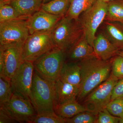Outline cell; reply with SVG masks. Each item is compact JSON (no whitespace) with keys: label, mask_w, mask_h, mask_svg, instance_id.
<instances>
[{"label":"cell","mask_w":123,"mask_h":123,"mask_svg":"<svg viewBox=\"0 0 123 123\" xmlns=\"http://www.w3.org/2000/svg\"><path fill=\"white\" fill-rule=\"evenodd\" d=\"M93 47L95 56L103 60L113 58L118 55L119 51L103 32L96 35Z\"/></svg>","instance_id":"cell-14"},{"label":"cell","mask_w":123,"mask_h":123,"mask_svg":"<svg viewBox=\"0 0 123 123\" xmlns=\"http://www.w3.org/2000/svg\"><path fill=\"white\" fill-rule=\"evenodd\" d=\"M0 108L20 123H31L37 114L30 100L16 93H13L11 99Z\"/></svg>","instance_id":"cell-8"},{"label":"cell","mask_w":123,"mask_h":123,"mask_svg":"<svg viewBox=\"0 0 123 123\" xmlns=\"http://www.w3.org/2000/svg\"><path fill=\"white\" fill-rule=\"evenodd\" d=\"M66 120L56 114L54 111H46L37 112L31 123H65Z\"/></svg>","instance_id":"cell-23"},{"label":"cell","mask_w":123,"mask_h":123,"mask_svg":"<svg viewBox=\"0 0 123 123\" xmlns=\"http://www.w3.org/2000/svg\"><path fill=\"white\" fill-rule=\"evenodd\" d=\"M106 21L123 24V0H114L107 3Z\"/></svg>","instance_id":"cell-22"},{"label":"cell","mask_w":123,"mask_h":123,"mask_svg":"<svg viewBox=\"0 0 123 123\" xmlns=\"http://www.w3.org/2000/svg\"><path fill=\"white\" fill-rule=\"evenodd\" d=\"M106 108L112 115L123 118V97L111 100Z\"/></svg>","instance_id":"cell-27"},{"label":"cell","mask_w":123,"mask_h":123,"mask_svg":"<svg viewBox=\"0 0 123 123\" xmlns=\"http://www.w3.org/2000/svg\"><path fill=\"white\" fill-rule=\"evenodd\" d=\"M17 123L1 108H0V123Z\"/></svg>","instance_id":"cell-31"},{"label":"cell","mask_w":123,"mask_h":123,"mask_svg":"<svg viewBox=\"0 0 123 123\" xmlns=\"http://www.w3.org/2000/svg\"><path fill=\"white\" fill-rule=\"evenodd\" d=\"M86 111L84 105L77 101L72 100L57 105L55 107L56 114L64 119L72 118L80 112Z\"/></svg>","instance_id":"cell-19"},{"label":"cell","mask_w":123,"mask_h":123,"mask_svg":"<svg viewBox=\"0 0 123 123\" xmlns=\"http://www.w3.org/2000/svg\"><path fill=\"white\" fill-rule=\"evenodd\" d=\"M123 97V79L119 80L112 91L111 100Z\"/></svg>","instance_id":"cell-30"},{"label":"cell","mask_w":123,"mask_h":123,"mask_svg":"<svg viewBox=\"0 0 123 123\" xmlns=\"http://www.w3.org/2000/svg\"><path fill=\"white\" fill-rule=\"evenodd\" d=\"M65 54L54 47L33 62L35 71L42 78L54 84L59 79Z\"/></svg>","instance_id":"cell-3"},{"label":"cell","mask_w":123,"mask_h":123,"mask_svg":"<svg viewBox=\"0 0 123 123\" xmlns=\"http://www.w3.org/2000/svg\"><path fill=\"white\" fill-rule=\"evenodd\" d=\"M21 18L15 9L10 5L0 3V22Z\"/></svg>","instance_id":"cell-25"},{"label":"cell","mask_w":123,"mask_h":123,"mask_svg":"<svg viewBox=\"0 0 123 123\" xmlns=\"http://www.w3.org/2000/svg\"><path fill=\"white\" fill-rule=\"evenodd\" d=\"M9 0H0V3H6Z\"/></svg>","instance_id":"cell-34"},{"label":"cell","mask_w":123,"mask_h":123,"mask_svg":"<svg viewBox=\"0 0 123 123\" xmlns=\"http://www.w3.org/2000/svg\"><path fill=\"white\" fill-rule=\"evenodd\" d=\"M13 94L11 80L3 75L0 76V106L9 101Z\"/></svg>","instance_id":"cell-24"},{"label":"cell","mask_w":123,"mask_h":123,"mask_svg":"<svg viewBox=\"0 0 123 123\" xmlns=\"http://www.w3.org/2000/svg\"><path fill=\"white\" fill-rule=\"evenodd\" d=\"M62 18L41 9L27 19L30 35L38 31H51Z\"/></svg>","instance_id":"cell-12"},{"label":"cell","mask_w":123,"mask_h":123,"mask_svg":"<svg viewBox=\"0 0 123 123\" xmlns=\"http://www.w3.org/2000/svg\"><path fill=\"white\" fill-rule=\"evenodd\" d=\"M52 0H43V4L44 3H47V2H49V1H50Z\"/></svg>","instance_id":"cell-36"},{"label":"cell","mask_w":123,"mask_h":123,"mask_svg":"<svg viewBox=\"0 0 123 123\" xmlns=\"http://www.w3.org/2000/svg\"><path fill=\"white\" fill-rule=\"evenodd\" d=\"M65 54L66 62H79L95 55L93 47L84 33Z\"/></svg>","instance_id":"cell-13"},{"label":"cell","mask_w":123,"mask_h":123,"mask_svg":"<svg viewBox=\"0 0 123 123\" xmlns=\"http://www.w3.org/2000/svg\"><path fill=\"white\" fill-rule=\"evenodd\" d=\"M7 3L15 9L21 18H28L40 10L43 0H9Z\"/></svg>","instance_id":"cell-16"},{"label":"cell","mask_w":123,"mask_h":123,"mask_svg":"<svg viewBox=\"0 0 123 123\" xmlns=\"http://www.w3.org/2000/svg\"><path fill=\"white\" fill-rule=\"evenodd\" d=\"M107 10V3L97 0L79 16L78 21L83 33L92 47L98 29L105 20Z\"/></svg>","instance_id":"cell-4"},{"label":"cell","mask_w":123,"mask_h":123,"mask_svg":"<svg viewBox=\"0 0 123 123\" xmlns=\"http://www.w3.org/2000/svg\"><path fill=\"white\" fill-rule=\"evenodd\" d=\"M97 0H70L69 9L66 15L78 20L80 15L83 12L92 7Z\"/></svg>","instance_id":"cell-21"},{"label":"cell","mask_w":123,"mask_h":123,"mask_svg":"<svg viewBox=\"0 0 123 123\" xmlns=\"http://www.w3.org/2000/svg\"><path fill=\"white\" fill-rule=\"evenodd\" d=\"M59 80L79 87L81 81V71L78 62H65L62 68Z\"/></svg>","instance_id":"cell-17"},{"label":"cell","mask_w":123,"mask_h":123,"mask_svg":"<svg viewBox=\"0 0 123 123\" xmlns=\"http://www.w3.org/2000/svg\"><path fill=\"white\" fill-rule=\"evenodd\" d=\"M53 84L34 71L31 101L37 113L46 111H55Z\"/></svg>","instance_id":"cell-6"},{"label":"cell","mask_w":123,"mask_h":123,"mask_svg":"<svg viewBox=\"0 0 123 123\" xmlns=\"http://www.w3.org/2000/svg\"><path fill=\"white\" fill-rule=\"evenodd\" d=\"M119 123H123V118H120L119 121Z\"/></svg>","instance_id":"cell-35"},{"label":"cell","mask_w":123,"mask_h":123,"mask_svg":"<svg viewBox=\"0 0 123 123\" xmlns=\"http://www.w3.org/2000/svg\"><path fill=\"white\" fill-rule=\"evenodd\" d=\"M54 47L51 31H38L30 35L23 46L22 61L33 62Z\"/></svg>","instance_id":"cell-7"},{"label":"cell","mask_w":123,"mask_h":123,"mask_svg":"<svg viewBox=\"0 0 123 123\" xmlns=\"http://www.w3.org/2000/svg\"><path fill=\"white\" fill-rule=\"evenodd\" d=\"M54 103L55 106L76 99L79 87L63 82L59 79L53 84Z\"/></svg>","instance_id":"cell-15"},{"label":"cell","mask_w":123,"mask_h":123,"mask_svg":"<svg viewBox=\"0 0 123 123\" xmlns=\"http://www.w3.org/2000/svg\"><path fill=\"white\" fill-rule=\"evenodd\" d=\"M83 33L78 20L65 16L51 31L53 44L66 53L79 39Z\"/></svg>","instance_id":"cell-2"},{"label":"cell","mask_w":123,"mask_h":123,"mask_svg":"<svg viewBox=\"0 0 123 123\" xmlns=\"http://www.w3.org/2000/svg\"><path fill=\"white\" fill-rule=\"evenodd\" d=\"M105 21L102 32L119 51L123 50V24L117 22Z\"/></svg>","instance_id":"cell-18"},{"label":"cell","mask_w":123,"mask_h":123,"mask_svg":"<svg viewBox=\"0 0 123 123\" xmlns=\"http://www.w3.org/2000/svg\"><path fill=\"white\" fill-rule=\"evenodd\" d=\"M34 71L33 62L22 61L17 72L11 79L13 93L20 95L31 101Z\"/></svg>","instance_id":"cell-10"},{"label":"cell","mask_w":123,"mask_h":123,"mask_svg":"<svg viewBox=\"0 0 123 123\" xmlns=\"http://www.w3.org/2000/svg\"><path fill=\"white\" fill-rule=\"evenodd\" d=\"M27 19L21 18L0 22V45L24 43L30 35Z\"/></svg>","instance_id":"cell-9"},{"label":"cell","mask_w":123,"mask_h":123,"mask_svg":"<svg viewBox=\"0 0 123 123\" xmlns=\"http://www.w3.org/2000/svg\"><path fill=\"white\" fill-rule=\"evenodd\" d=\"M97 116L92 112L86 111L65 120L68 123H95Z\"/></svg>","instance_id":"cell-26"},{"label":"cell","mask_w":123,"mask_h":123,"mask_svg":"<svg viewBox=\"0 0 123 123\" xmlns=\"http://www.w3.org/2000/svg\"><path fill=\"white\" fill-rule=\"evenodd\" d=\"M100 0L102 1L103 2H106V3H108V2L114 0Z\"/></svg>","instance_id":"cell-33"},{"label":"cell","mask_w":123,"mask_h":123,"mask_svg":"<svg viewBox=\"0 0 123 123\" xmlns=\"http://www.w3.org/2000/svg\"><path fill=\"white\" fill-rule=\"evenodd\" d=\"M70 4V0H52L43 4L41 9L51 14L62 17L66 15Z\"/></svg>","instance_id":"cell-20"},{"label":"cell","mask_w":123,"mask_h":123,"mask_svg":"<svg viewBox=\"0 0 123 123\" xmlns=\"http://www.w3.org/2000/svg\"><path fill=\"white\" fill-rule=\"evenodd\" d=\"M119 119V117L112 115L105 108L98 112L95 123H118Z\"/></svg>","instance_id":"cell-29"},{"label":"cell","mask_w":123,"mask_h":123,"mask_svg":"<svg viewBox=\"0 0 123 123\" xmlns=\"http://www.w3.org/2000/svg\"><path fill=\"white\" fill-rule=\"evenodd\" d=\"M118 55H120L123 57V50L119 51L118 54Z\"/></svg>","instance_id":"cell-32"},{"label":"cell","mask_w":123,"mask_h":123,"mask_svg":"<svg viewBox=\"0 0 123 123\" xmlns=\"http://www.w3.org/2000/svg\"><path fill=\"white\" fill-rule=\"evenodd\" d=\"M111 73L119 80L123 79V57L117 55L111 60Z\"/></svg>","instance_id":"cell-28"},{"label":"cell","mask_w":123,"mask_h":123,"mask_svg":"<svg viewBox=\"0 0 123 123\" xmlns=\"http://www.w3.org/2000/svg\"><path fill=\"white\" fill-rule=\"evenodd\" d=\"M24 43H18L0 45V53L3 57L4 76L12 79L22 62V52Z\"/></svg>","instance_id":"cell-11"},{"label":"cell","mask_w":123,"mask_h":123,"mask_svg":"<svg viewBox=\"0 0 123 123\" xmlns=\"http://www.w3.org/2000/svg\"><path fill=\"white\" fill-rule=\"evenodd\" d=\"M81 81L76 100L82 102L92 90L109 77L111 73V60H103L95 55L78 62Z\"/></svg>","instance_id":"cell-1"},{"label":"cell","mask_w":123,"mask_h":123,"mask_svg":"<svg viewBox=\"0 0 123 123\" xmlns=\"http://www.w3.org/2000/svg\"><path fill=\"white\" fill-rule=\"evenodd\" d=\"M119 80L111 73L105 81L95 88L82 102L86 111L98 115L111 101L112 91Z\"/></svg>","instance_id":"cell-5"}]
</instances>
